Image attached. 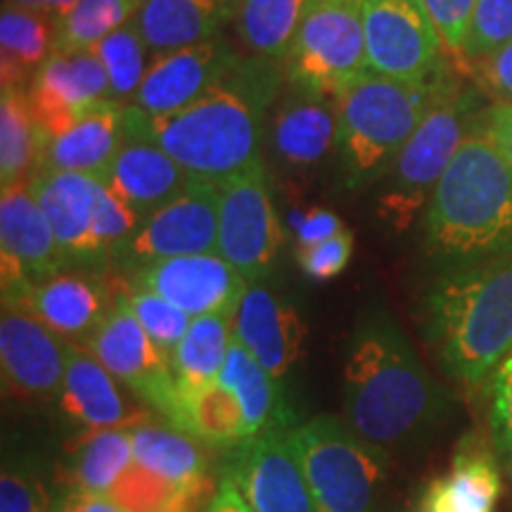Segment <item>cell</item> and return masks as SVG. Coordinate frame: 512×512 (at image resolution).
<instances>
[{
    "instance_id": "obj_10",
    "label": "cell",
    "mask_w": 512,
    "mask_h": 512,
    "mask_svg": "<svg viewBox=\"0 0 512 512\" xmlns=\"http://www.w3.org/2000/svg\"><path fill=\"white\" fill-rule=\"evenodd\" d=\"M283 249L264 162L219 183V252L249 285L273 273Z\"/></svg>"
},
{
    "instance_id": "obj_1",
    "label": "cell",
    "mask_w": 512,
    "mask_h": 512,
    "mask_svg": "<svg viewBox=\"0 0 512 512\" xmlns=\"http://www.w3.org/2000/svg\"><path fill=\"white\" fill-rule=\"evenodd\" d=\"M285 88V67L242 55L223 79L171 114L126 105V138L162 147L192 178L223 183L261 162L266 114Z\"/></svg>"
},
{
    "instance_id": "obj_40",
    "label": "cell",
    "mask_w": 512,
    "mask_h": 512,
    "mask_svg": "<svg viewBox=\"0 0 512 512\" xmlns=\"http://www.w3.org/2000/svg\"><path fill=\"white\" fill-rule=\"evenodd\" d=\"M128 304H131L133 313H136L140 325L147 330V335L155 339V344L164 351L166 356H174V351L181 339L188 335L192 316L178 309L171 302H166L164 297L150 292V290H136V287H128Z\"/></svg>"
},
{
    "instance_id": "obj_53",
    "label": "cell",
    "mask_w": 512,
    "mask_h": 512,
    "mask_svg": "<svg viewBox=\"0 0 512 512\" xmlns=\"http://www.w3.org/2000/svg\"><path fill=\"white\" fill-rule=\"evenodd\" d=\"M337 3H351V5H363L366 0H337Z\"/></svg>"
},
{
    "instance_id": "obj_42",
    "label": "cell",
    "mask_w": 512,
    "mask_h": 512,
    "mask_svg": "<svg viewBox=\"0 0 512 512\" xmlns=\"http://www.w3.org/2000/svg\"><path fill=\"white\" fill-rule=\"evenodd\" d=\"M351 254H354V233L342 230L335 238L318 242V245L299 247L297 261L309 278L330 280L349 266Z\"/></svg>"
},
{
    "instance_id": "obj_22",
    "label": "cell",
    "mask_w": 512,
    "mask_h": 512,
    "mask_svg": "<svg viewBox=\"0 0 512 512\" xmlns=\"http://www.w3.org/2000/svg\"><path fill=\"white\" fill-rule=\"evenodd\" d=\"M233 337L280 382L302 358L306 325L292 302L266 285L252 283L233 316Z\"/></svg>"
},
{
    "instance_id": "obj_16",
    "label": "cell",
    "mask_w": 512,
    "mask_h": 512,
    "mask_svg": "<svg viewBox=\"0 0 512 512\" xmlns=\"http://www.w3.org/2000/svg\"><path fill=\"white\" fill-rule=\"evenodd\" d=\"M131 287L159 294L192 318H233L249 283L219 252H209L155 261L131 273Z\"/></svg>"
},
{
    "instance_id": "obj_2",
    "label": "cell",
    "mask_w": 512,
    "mask_h": 512,
    "mask_svg": "<svg viewBox=\"0 0 512 512\" xmlns=\"http://www.w3.org/2000/svg\"><path fill=\"white\" fill-rule=\"evenodd\" d=\"M344 415L370 444L406 446L432 432L448 413V394L420 363L396 320L368 309L344 354Z\"/></svg>"
},
{
    "instance_id": "obj_47",
    "label": "cell",
    "mask_w": 512,
    "mask_h": 512,
    "mask_svg": "<svg viewBox=\"0 0 512 512\" xmlns=\"http://www.w3.org/2000/svg\"><path fill=\"white\" fill-rule=\"evenodd\" d=\"M342 230L344 226L337 214H332L328 209H311L297 221V245L299 247L318 245V242L335 238V235L342 233Z\"/></svg>"
},
{
    "instance_id": "obj_43",
    "label": "cell",
    "mask_w": 512,
    "mask_h": 512,
    "mask_svg": "<svg viewBox=\"0 0 512 512\" xmlns=\"http://www.w3.org/2000/svg\"><path fill=\"white\" fill-rule=\"evenodd\" d=\"M460 72L470 74L479 91L494 102H512V41L482 62L465 64Z\"/></svg>"
},
{
    "instance_id": "obj_25",
    "label": "cell",
    "mask_w": 512,
    "mask_h": 512,
    "mask_svg": "<svg viewBox=\"0 0 512 512\" xmlns=\"http://www.w3.org/2000/svg\"><path fill=\"white\" fill-rule=\"evenodd\" d=\"M190 178L188 171L166 155L162 147L126 138L100 181L145 219L174 200Z\"/></svg>"
},
{
    "instance_id": "obj_35",
    "label": "cell",
    "mask_w": 512,
    "mask_h": 512,
    "mask_svg": "<svg viewBox=\"0 0 512 512\" xmlns=\"http://www.w3.org/2000/svg\"><path fill=\"white\" fill-rule=\"evenodd\" d=\"M131 430H105L83 439L72 460V482L88 494L110 496L114 484L133 465Z\"/></svg>"
},
{
    "instance_id": "obj_38",
    "label": "cell",
    "mask_w": 512,
    "mask_h": 512,
    "mask_svg": "<svg viewBox=\"0 0 512 512\" xmlns=\"http://www.w3.org/2000/svg\"><path fill=\"white\" fill-rule=\"evenodd\" d=\"M100 57L102 67L110 76L112 100L131 102L133 95L138 93L140 83H143L147 67H150L152 50L145 43L136 22H128L110 36L102 38L98 46L91 48Z\"/></svg>"
},
{
    "instance_id": "obj_31",
    "label": "cell",
    "mask_w": 512,
    "mask_h": 512,
    "mask_svg": "<svg viewBox=\"0 0 512 512\" xmlns=\"http://www.w3.org/2000/svg\"><path fill=\"white\" fill-rule=\"evenodd\" d=\"M316 0H240L235 29L249 55L285 67L299 29Z\"/></svg>"
},
{
    "instance_id": "obj_3",
    "label": "cell",
    "mask_w": 512,
    "mask_h": 512,
    "mask_svg": "<svg viewBox=\"0 0 512 512\" xmlns=\"http://www.w3.org/2000/svg\"><path fill=\"white\" fill-rule=\"evenodd\" d=\"M422 226L425 252L446 268L512 254V164L482 121L439 181Z\"/></svg>"
},
{
    "instance_id": "obj_44",
    "label": "cell",
    "mask_w": 512,
    "mask_h": 512,
    "mask_svg": "<svg viewBox=\"0 0 512 512\" xmlns=\"http://www.w3.org/2000/svg\"><path fill=\"white\" fill-rule=\"evenodd\" d=\"M475 3L477 0H422L451 57L458 55L460 46H463Z\"/></svg>"
},
{
    "instance_id": "obj_51",
    "label": "cell",
    "mask_w": 512,
    "mask_h": 512,
    "mask_svg": "<svg viewBox=\"0 0 512 512\" xmlns=\"http://www.w3.org/2000/svg\"><path fill=\"white\" fill-rule=\"evenodd\" d=\"M76 3H79V0H41V12L50 19V22L57 24L64 15H69V12L74 10Z\"/></svg>"
},
{
    "instance_id": "obj_54",
    "label": "cell",
    "mask_w": 512,
    "mask_h": 512,
    "mask_svg": "<svg viewBox=\"0 0 512 512\" xmlns=\"http://www.w3.org/2000/svg\"><path fill=\"white\" fill-rule=\"evenodd\" d=\"M418 512H427V510H418Z\"/></svg>"
},
{
    "instance_id": "obj_13",
    "label": "cell",
    "mask_w": 512,
    "mask_h": 512,
    "mask_svg": "<svg viewBox=\"0 0 512 512\" xmlns=\"http://www.w3.org/2000/svg\"><path fill=\"white\" fill-rule=\"evenodd\" d=\"M223 477L238 486L254 512H320L290 430L256 434L230 448Z\"/></svg>"
},
{
    "instance_id": "obj_7",
    "label": "cell",
    "mask_w": 512,
    "mask_h": 512,
    "mask_svg": "<svg viewBox=\"0 0 512 512\" xmlns=\"http://www.w3.org/2000/svg\"><path fill=\"white\" fill-rule=\"evenodd\" d=\"M320 512H382L387 460L347 420L320 415L290 430Z\"/></svg>"
},
{
    "instance_id": "obj_37",
    "label": "cell",
    "mask_w": 512,
    "mask_h": 512,
    "mask_svg": "<svg viewBox=\"0 0 512 512\" xmlns=\"http://www.w3.org/2000/svg\"><path fill=\"white\" fill-rule=\"evenodd\" d=\"M143 0H79L55 24V50H91L136 17Z\"/></svg>"
},
{
    "instance_id": "obj_8",
    "label": "cell",
    "mask_w": 512,
    "mask_h": 512,
    "mask_svg": "<svg viewBox=\"0 0 512 512\" xmlns=\"http://www.w3.org/2000/svg\"><path fill=\"white\" fill-rule=\"evenodd\" d=\"M368 72L361 5L316 0L285 60V83L337 95Z\"/></svg>"
},
{
    "instance_id": "obj_14",
    "label": "cell",
    "mask_w": 512,
    "mask_h": 512,
    "mask_svg": "<svg viewBox=\"0 0 512 512\" xmlns=\"http://www.w3.org/2000/svg\"><path fill=\"white\" fill-rule=\"evenodd\" d=\"M0 264L3 304L17 302L29 287L67 268L29 181L5 185L0 195Z\"/></svg>"
},
{
    "instance_id": "obj_12",
    "label": "cell",
    "mask_w": 512,
    "mask_h": 512,
    "mask_svg": "<svg viewBox=\"0 0 512 512\" xmlns=\"http://www.w3.org/2000/svg\"><path fill=\"white\" fill-rule=\"evenodd\" d=\"M361 12L370 72L425 81L451 67L422 0H366Z\"/></svg>"
},
{
    "instance_id": "obj_24",
    "label": "cell",
    "mask_w": 512,
    "mask_h": 512,
    "mask_svg": "<svg viewBox=\"0 0 512 512\" xmlns=\"http://www.w3.org/2000/svg\"><path fill=\"white\" fill-rule=\"evenodd\" d=\"M124 110V102L102 100L60 136L41 138L34 174L72 171L100 178L126 140Z\"/></svg>"
},
{
    "instance_id": "obj_32",
    "label": "cell",
    "mask_w": 512,
    "mask_h": 512,
    "mask_svg": "<svg viewBox=\"0 0 512 512\" xmlns=\"http://www.w3.org/2000/svg\"><path fill=\"white\" fill-rule=\"evenodd\" d=\"M230 342H233V318L202 316L192 320L188 335L181 339L171 356L181 394L200 392L207 384L219 380Z\"/></svg>"
},
{
    "instance_id": "obj_30",
    "label": "cell",
    "mask_w": 512,
    "mask_h": 512,
    "mask_svg": "<svg viewBox=\"0 0 512 512\" xmlns=\"http://www.w3.org/2000/svg\"><path fill=\"white\" fill-rule=\"evenodd\" d=\"M133 458L140 467L178 486L207 484V448L174 425H138L131 430Z\"/></svg>"
},
{
    "instance_id": "obj_6",
    "label": "cell",
    "mask_w": 512,
    "mask_h": 512,
    "mask_svg": "<svg viewBox=\"0 0 512 512\" xmlns=\"http://www.w3.org/2000/svg\"><path fill=\"white\" fill-rule=\"evenodd\" d=\"M484 112V93L477 86H463L456 76L384 176L387 185L380 192L377 211L389 228L401 233L422 209H427L460 145L479 126Z\"/></svg>"
},
{
    "instance_id": "obj_26",
    "label": "cell",
    "mask_w": 512,
    "mask_h": 512,
    "mask_svg": "<svg viewBox=\"0 0 512 512\" xmlns=\"http://www.w3.org/2000/svg\"><path fill=\"white\" fill-rule=\"evenodd\" d=\"M238 8L240 0H143L133 22L152 53H166L221 36Z\"/></svg>"
},
{
    "instance_id": "obj_23",
    "label": "cell",
    "mask_w": 512,
    "mask_h": 512,
    "mask_svg": "<svg viewBox=\"0 0 512 512\" xmlns=\"http://www.w3.org/2000/svg\"><path fill=\"white\" fill-rule=\"evenodd\" d=\"M57 406L64 418L79 427L81 441L105 430L138 427L140 420H145L138 408L124 399L117 377L76 342L67 347V373Z\"/></svg>"
},
{
    "instance_id": "obj_27",
    "label": "cell",
    "mask_w": 512,
    "mask_h": 512,
    "mask_svg": "<svg viewBox=\"0 0 512 512\" xmlns=\"http://www.w3.org/2000/svg\"><path fill=\"white\" fill-rule=\"evenodd\" d=\"M501 475L494 456L482 444L465 441L453 458L451 472L434 479L420 498L427 512H494Z\"/></svg>"
},
{
    "instance_id": "obj_19",
    "label": "cell",
    "mask_w": 512,
    "mask_h": 512,
    "mask_svg": "<svg viewBox=\"0 0 512 512\" xmlns=\"http://www.w3.org/2000/svg\"><path fill=\"white\" fill-rule=\"evenodd\" d=\"M29 185L48 216L67 268H112L95 235L100 178L72 171H43L31 176Z\"/></svg>"
},
{
    "instance_id": "obj_41",
    "label": "cell",
    "mask_w": 512,
    "mask_h": 512,
    "mask_svg": "<svg viewBox=\"0 0 512 512\" xmlns=\"http://www.w3.org/2000/svg\"><path fill=\"white\" fill-rule=\"evenodd\" d=\"M140 223H143V216L136 214L124 200H119L107 185H102L98 197V211H95V235H98L102 252L110 259V266L114 254L136 235Z\"/></svg>"
},
{
    "instance_id": "obj_36",
    "label": "cell",
    "mask_w": 512,
    "mask_h": 512,
    "mask_svg": "<svg viewBox=\"0 0 512 512\" xmlns=\"http://www.w3.org/2000/svg\"><path fill=\"white\" fill-rule=\"evenodd\" d=\"M207 494L204 486H178L155 472L140 467L136 460L110 491L126 512H197V503Z\"/></svg>"
},
{
    "instance_id": "obj_15",
    "label": "cell",
    "mask_w": 512,
    "mask_h": 512,
    "mask_svg": "<svg viewBox=\"0 0 512 512\" xmlns=\"http://www.w3.org/2000/svg\"><path fill=\"white\" fill-rule=\"evenodd\" d=\"M67 347L69 339L24 306L3 304L0 361L5 394L24 403L57 399L67 373Z\"/></svg>"
},
{
    "instance_id": "obj_28",
    "label": "cell",
    "mask_w": 512,
    "mask_h": 512,
    "mask_svg": "<svg viewBox=\"0 0 512 512\" xmlns=\"http://www.w3.org/2000/svg\"><path fill=\"white\" fill-rule=\"evenodd\" d=\"M238 396L249 437L271 430H292L294 418L280 382L261 368V363L233 337L226 366L219 377Z\"/></svg>"
},
{
    "instance_id": "obj_34",
    "label": "cell",
    "mask_w": 512,
    "mask_h": 512,
    "mask_svg": "<svg viewBox=\"0 0 512 512\" xmlns=\"http://www.w3.org/2000/svg\"><path fill=\"white\" fill-rule=\"evenodd\" d=\"M41 150V128L31 114L27 88L3 86L0 95V183L29 181Z\"/></svg>"
},
{
    "instance_id": "obj_29",
    "label": "cell",
    "mask_w": 512,
    "mask_h": 512,
    "mask_svg": "<svg viewBox=\"0 0 512 512\" xmlns=\"http://www.w3.org/2000/svg\"><path fill=\"white\" fill-rule=\"evenodd\" d=\"M55 50V24L43 12L3 3L0 12V81L29 88Z\"/></svg>"
},
{
    "instance_id": "obj_20",
    "label": "cell",
    "mask_w": 512,
    "mask_h": 512,
    "mask_svg": "<svg viewBox=\"0 0 512 512\" xmlns=\"http://www.w3.org/2000/svg\"><path fill=\"white\" fill-rule=\"evenodd\" d=\"M268 145L278 166L311 171L337 152V98L285 83L271 107Z\"/></svg>"
},
{
    "instance_id": "obj_48",
    "label": "cell",
    "mask_w": 512,
    "mask_h": 512,
    "mask_svg": "<svg viewBox=\"0 0 512 512\" xmlns=\"http://www.w3.org/2000/svg\"><path fill=\"white\" fill-rule=\"evenodd\" d=\"M482 124L512 164V102H494L486 107Z\"/></svg>"
},
{
    "instance_id": "obj_33",
    "label": "cell",
    "mask_w": 512,
    "mask_h": 512,
    "mask_svg": "<svg viewBox=\"0 0 512 512\" xmlns=\"http://www.w3.org/2000/svg\"><path fill=\"white\" fill-rule=\"evenodd\" d=\"M176 427L202 439L204 444L226 448L249 439L238 396L221 380L207 384L200 392L183 394Z\"/></svg>"
},
{
    "instance_id": "obj_9",
    "label": "cell",
    "mask_w": 512,
    "mask_h": 512,
    "mask_svg": "<svg viewBox=\"0 0 512 512\" xmlns=\"http://www.w3.org/2000/svg\"><path fill=\"white\" fill-rule=\"evenodd\" d=\"M83 347L140 401L162 413L169 425H178L183 394L178 389L171 358L140 325L128 304L126 290L119 292L117 302L93 330V335L83 342Z\"/></svg>"
},
{
    "instance_id": "obj_39",
    "label": "cell",
    "mask_w": 512,
    "mask_h": 512,
    "mask_svg": "<svg viewBox=\"0 0 512 512\" xmlns=\"http://www.w3.org/2000/svg\"><path fill=\"white\" fill-rule=\"evenodd\" d=\"M512 41V0H477L470 27L453 60L465 64L482 62Z\"/></svg>"
},
{
    "instance_id": "obj_17",
    "label": "cell",
    "mask_w": 512,
    "mask_h": 512,
    "mask_svg": "<svg viewBox=\"0 0 512 512\" xmlns=\"http://www.w3.org/2000/svg\"><path fill=\"white\" fill-rule=\"evenodd\" d=\"M27 98L41 138H53L98 102L112 100L110 76L93 50H53L29 83Z\"/></svg>"
},
{
    "instance_id": "obj_49",
    "label": "cell",
    "mask_w": 512,
    "mask_h": 512,
    "mask_svg": "<svg viewBox=\"0 0 512 512\" xmlns=\"http://www.w3.org/2000/svg\"><path fill=\"white\" fill-rule=\"evenodd\" d=\"M53 512H126L117 501H112L110 496H98L88 494L81 489H69L67 494L60 496V501L55 503Z\"/></svg>"
},
{
    "instance_id": "obj_50",
    "label": "cell",
    "mask_w": 512,
    "mask_h": 512,
    "mask_svg": "<svg viewBox=\"0 0 512 512\" xmlns=\"http://www.w3.org/2000/svg\"><path fill=\"white\" fill-rule=\"evenodd\" d=\"M207 512H254L252 505L245 501V496L240 494V489L230 482L228 477L221 479L219 489L211 496L207 505Z\"/></svg>"
},
{
    "instance_id": "obj_52",
    "label": "cell",
    "mask_w": 512,
    "mask_h": 512,
    "mask_svg": "<svg viewBox=\"0 0 512 512\" xmlns=\"http://www.w3.org/2000/svg\"><path fill=\"white\" fill-rule=\"evenodd\" d=\"M8 5H15V8H24V10H34L41 12V0H5Z\"/></svg>"
},
{
    "instance_id": "obj_46",
    "label": "cell",
    "mask_w": 512,
    "mask_h": 512,
    "mask_svg": "<svg viewBox=\"0 0 512 512\" xmlns=\"http://www.w3.org/2000/svg\"><path fill=\"white\" fill-rule=\"evenodd\" d=\"M0 512H46L41 489L27 472L5 467L0 477Z\"/></svg>"
},
{
    "instance_id": "obj_21",
    "label": "cell",
    "mask_w": 512,
    "mask_h": 512,
    "mask_svg": "<svg viewBox=\"0 0 512 512\" xmlns=\"http://www.w3.org/2000/svg\"><path fill=\"white\" fill-rule=\"evenodd\" d=\"M117 297L119 292H112L107 271L64 268L29 287L24 297L12 304L24 306L69 342H86Z\"/></svg>"
},
{
    "instance_id": "obj_11",
    "label": "cell",
    "mask_w": 512,
    "mask_h": 512,
    "mask_svg": "<svg viewBox=\"0 0 512 512\" xmlns=\"http://www.w3.org/2000/svg\"><path fill=\"white\" fill-rule=\"evenodd\" d=\"M219 247V185L190 178L174 200L145 216L112 266L136 273L155 261L209 254Z\"/></svg>"
},
{
    "instance_id": "obj_45",
    "label": "cell",
    "mask_w": 512,
    "mask_h": 512,
    "mask_svg": "<svg viewBox=\"0 0 512 512\" xmlns=\"http://www.w3.org/2000/svg\"><path fill=\"white\" fill-rule=\"evenodd\" d=\"M491 427L498 446L512 453V349L491 373Z\"/></svg>"
},
{
    "instance_id": "obj_5",
    "label": "cell",
    "mask_w": 512,
    "mask_h": 512,
    "mask_svg": "<svg viewBox=\"0 0 512 512\" xmlns=\"http://www.w3.org/2000/svg\"><path fill=\"white\" fill-rule=\"evenodd\" d=\"M456 81L451 67L425 81L368 72L337 95V159L342 183L361 192L380 183L396 155Z\"/></svg>"
},
{
    "instance_id": "obj_4",
    "label": "cell",
    "mask_w": 512,
    "mask_h": 512,
    "mask_svg": "<svg viewBox=\"0 0 512 512\" xmlns=\"http://www.w3.org/2000/svg\"><path fill=\"white\" fill-rule=\"evenodd\" d=\"M427 337L453 380L491 377L512 349V254L448 266L427 294Z\"/></svg>"
},
{
    "instance_id": "obj_18",
    "label": "cell",
    "mask_w": 512,
    "mask_h": 512,
    "mask_svg": "<svg viewBox=\"0 0 512 512\" xmlns=\"http://www.w3.org/2000/svg\"><path fill=\"white\" fill-rule=\"evenodd\" d=\"M238 50L223 36L166 53H152L138 93L128 105L145 114H171L216 86L235 64Z\"/></svg>"
}]
</instances>
